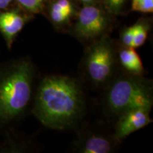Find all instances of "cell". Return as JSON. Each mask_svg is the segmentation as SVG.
Masks as SVG:
<instances>
[{
  "label": "cell",
  "instance_id": "7",
  "mask_svg": "<svg viewBox=\"0 0 153 153\" xmlns=\"http://www.w3.org/2000/svg\"><path fill=\"white\" fill-rule=\"evenodd\" d=\"M26 22V17L18 10L0 12V32L9 49H11L14 39L24 28Z\"/></svg>",
  "mask_w": 153,
  "mask_h": 153
},
{
  "label": "cell",
  "instance_id": "1",
  "mask_svg": "<svg viewBox=\"0 0 153 153\" xmlns=\"http://www.w3.org/2000/svg\"><path fill=\"white\" fill-rule=\"evenodd\" d=\"M85 107L83 91L75 79L68 76L50 75L38 86L33 111L45 127L65 130L81 118Z\"/></svg>",
  "mask_w": 153,
  "mask_h": 153
},
{
  "label": "cell",
  "instance_id": "15",
  "mask_svg": "<svg viewBox=\"0 0 153 153\" xmlns=\"http://www.w3.org/2000/svg\"><path fill=\"white\" fill-rule=\"evenodd\" d=\"M134 36H135V25L126 28L122 31L120 36L121 43L124 47L133 48Z\"/></svg>",
  "mask_w": 153,
  "mask_h": 153
},
{
  "label": "cell",
  "instance_id": "11",
  "mask_svg": "<svg viewBox=\"0 0 153 153\" xmlns=\"http://www.w3.org/2000/svg\"><path fill=\"white\" fill-rule=\"evenodd\" d=\"M135 25V36H134L133 48L142 46L146 41L148 32L150 30V24L146 21L140 20Z\"/></svg>",
  "mask_w": 153,
  "mask_h": 153
},
{
  "label": "cell",
  "instance_id": "14",
  "mask_svg": "<svg viewBox=\"0 0 153 153\" xmlns=\"http://www.w3.org/2000/svg\"><path fill=\"white\" fill-rule=\"evenodd\" d=\"M131 10L142 13H152L153 0H132Z\"/></svg>",
  "mask_w": 153,
  "mask_h": 153
},
{
  "label": "cell",
  "instance_id": "10",
  "mask_svg": "<svg viewBox=\"0 0 153 153\" xmlns=\"http://www.w3.org/2000/svg\"><path fill=\"white\" fill-rule=\"evenodd\" d=\"M74 14V7L71 0H55L50 7V19L55 26L66 24Z\"/></svg>",
  "mask_w": 153,
  "mask_h": 153
},
{
  "label": "cell",
  "instance_id": "3",
  "mask_svg": "<svg viewBox=\"0 0 153 153\" xmlns=\"http://www.w3.org/2000/svg\"><path fill=\"white\" fill-rule=\"evenodd\" d=\"M152 97L150 80L128 74L112 82L106 92V104L111 112L118 116L131 108H151Z\"/></svg>",
  "mask_w": 153,
  "mask_h": 153
},
{
  "label": "cell",
  "instance_id": "17",
  "mask_svg": "<svg viewBox=\"0 0 153 153\" xmlns=\"http://www.w3.org/2000/svg\"><path fill=\"white\" fill-rule=\"evenodd\" d=\"M81 2L83 3L84 5L86 4H92L95 1V0H79Z\"/></svg>",
  "mask_w": 153,
  "mask_h": 153
},
{
  "label": "cell",
  "instance_id": "8",
  "mask_svg": "<svg viewBox=\"0 0 153 153\" xmlns=\"http://www.w3.org/2000/svg\"><path fill=\"white\" fill-rule=\"evenodd\" d=\"M116 142L114 137L92 133L80 140L76 150L82 153H109L114 150Z\"/></svg>",
  "mask_w": 153,
  "mask_h": 153
},
{
  "label": "cell",
  "instance_id": "16",
  "mask_svg": "<svg viewBox=\"0 0 153 153\" xmlns=\"http://www.w3.org/2000/svg\"><path fill=\"white\" fill-rule=\"evenodd\" d=\"M11 1H12V0H0V10L8 7L10 5Z\"/></svg>",
  "mask_w": 153,
  "mask_h": 153
},
{
  "label": "cell",
  "instance_id": "13",
  "mask_svg": "<svg viewBox=\"0 0 153 153\" xmlns=\"http://www.w3.org/2000/svg\"><path fill=\"white\" fill-rule=\"evenodd\" d=\"M105 10L108 14H121L124 9L126 0H102Z\"/></svg>",
  "mask_w": 153,
  "mask_h": 153
},
{
  "label": "cell",
  "instance_id": "4",
  "mask_svg": "<svg viewBox=\"0 0 153 153\" xmlns=\"http://www.w3.org/2000/svg\"><path fill=\"white\" fill-rule=\"evenodd\" d=\"M116 54L114 42L108 36L90 43L86 51L84 65L91 83L99 86L109 81L116 65Z\"/></svg>",
  "mask_w": 153,
  "mask_h": 153
},
{
  "label": "cell",
  "instance_id": "6",
  "mask_svg": "<svg viewBox=\"0 0 153 153\" xmlns=\"http://www.w3.org/2000/svg\"><path fill=\"white\" fill-rule=\"evenodd\" d=\"M150 110V108L145 107L135 108L118 115L113 137L116 141H120L152 123Z\"/></svg>",
  "mask_w": 153,
  "mask_h": 153
},
{
  "label": "cell",
  "instance_id": "5",
  "mask_svg": "<svg viewBox=\"0 0 153 153\" xmlns=\"http://www.w3.org/2000/svg\"><path fill=\"white\" fill-rule=\"evenodd\" d=\"M111 27L108 14L95 4H86L80 9L72 33L84 42H92L107 36Z\"/></svg>",
  "mask_w": 153,
  "mask_h": 153
},
{
  "label": "cell",
  "instance_id": "12",
  "mask_svg": "<svg viewBox=\"0 0 153 153\" xmlns=\"http://www.w3.org/2000/svg\"><path fill=\"white\" fill-rule=\"evenodd\" d=\"M23 8L33 14H39L45 9L47 0H16Z\"/></svg>",
  "mask_w": 153,
  "mask_h": 153
},
{
  "label": "cell",
  "instance_id": "2",
  "mask_svg": "<svg viewBox=\"0 0 153 153\" xmlns=\"http://www.w3.org/2000/svg\"><path fill=\"white\" fill-rule=\"evenodd\" d=\"M34 74L32 63L24 60L0 70V125L24 113L31 98Z\"/></svg>",
  "mask_w": 153,
  "mask_h": 153
},
{
  "label": "cell",
  "instance_id": "9",
  "mask_svg": "<svg viewBox=\"0 0 153 153\" xmlns=\"http://www.w3.org/2000/svg\"><path fill=\"white\" fill-rule=\"evenodd\" d=\"M118 60L126 72L133 75L143 76L145 70L140 57L133 48L123 46L118 53Z\"/></svg>",
  "mask_w": 153,
  "mask_h": 153
}]
</instances>
